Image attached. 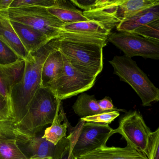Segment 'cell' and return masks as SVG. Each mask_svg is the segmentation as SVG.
I'll use <instances>...</instances> for the list:
<instances>
[{
  "label": "cell",
  "mask_w": 159,
  "mask_h": 159,
  "mask_svg": "<svg viewBox=\"0 0 159 159\" xmlns=\"http://www.w3.org/2000/svg\"><path fill=\"white\" fill-rule=\"evenodd\" d=\"M107 39L62 33L55 39L57 48L71 65L86 74L97 77L103 69V48Z\"/></svg>",
  "instance_id": "1"
},
{
  "label": "cell",
  "mask_w": 159,
  "mask_h": 159,
  "mask_svg": "<svg viewBox=\"0 0 159 159\" xmlns=\"http://www.w3.org/2000/svg\"><path fill=\"white\" fill-rule=\"evenodd\" d=\"M55 47L54 39L39 50L29 53L25 60L22 78L14 86L10 95L9 110L16 125L25 116L34 96L42 87L43 64Z\"/></svg>",
  "instance_id": "2"
},
{
  "label": "cell",
  "mask_w": 159,
  "mask_h": 159,
  "mask_svg": "<svg viewBox=\"0 0 159 159\" xmlns=\"http://www.w3.org/2000/svg\"><path fill=\"white\" fill-rule=\"evenodd\" d=\"M61 101L49 88L38 89L25 116L16 126L28 137L36 136L47 125L52 124Z\"/></svg>",
  "instance_id": "3"
},
{
  "label": "cell",
  "mask_w": 159,
  "mask_h": 159,
  "mask_svg": "<svg viewBox=\"0 0 159 159\" xmlns=\"http://www.w3.org/2000/svg\"><path fill=\"white\" fill-rule=\"evenodd\" d=\"M109 63L114 74L121 81L129 84L139 96L144 106H150L159 101V88L156 87L146 74L131 58L125 55L116 56Z\"/></svg>",
  "instance_id": "4"
},
{
  "label": "cell",
  "mask_w": 159,
  "mask_h": 159,
  "mask_svg": "<svg viewBox=\"0 0 159 159\" xmlns=\"http://www.w3.org/2000/svg\"><path fill=\"white\" fill-rule=\"evenodd\" d=\"M42 7H23L0 10L11 21L30 26L47 35L51 40L60 36L64 23Z\"/></svg>",
  "instance_id": "5"
},
{
  "label": "cell",
  "mask_w": 159,
  "mask_h": 159,
  "mask_svg": "<svg viewBox=\"0 0 159 159\" xmlns=\"http://www.w3.org/2000/svg\"><path fill=\"white\" fill-rule=\"evenodd\" d=\"M71 133L73 138V153L78 158L82 155L106 145L115 131L108 124L80 120Z\"/></svg>",
  "instance_id": "6"
},
{
  "label": "cell",
  "mask_w": 159,
  "mask_h": 159,
  "mask_svg": "<svg viewBox=\"0 0 159 159\" xmlns=\"http://www.w3.org/2000/svg\"><path fill=\"white\" fill-rule=\"evenodd\" d=\"M63 71L49 88L61 101L89 90L95 84L96 78L81 72L71 65L63 55Z\"/></svg>",
  "instance_id": "7"
},
{
  "label": "cell",
  "mask_w": 159,
  "mask_h": 159,
  "mask_svg": "<svg viewBox=\"0 0 159 159\" xmlns=\"http://www.w3.org/2000/svg\"><path fill=\"white\" fill-rule=\"evenodd\" d=\"M110 42L131 58L135 56L144 58L159 60V42L132 32H111L108 36Z\"/></svg>",
  "instance_id": "8"
},
{
  "label": "cell",
  "mask_w": 159,
  "mask_h": 159,
  "mask_svg": "<svg viewBox=\"0 0 159 159\" xmlns=\"http://www.w3.org/2000/svg\"><path fill=\"white\" fill-rule=\"evenodd\" d=\"M125 139L127 145L148 157L149 141L152 132L146 124L142 115L137 111L129 113L119 122L115 129Z\"/></svg>",
  "instance_id": "9"
},
{
  "label": "cell",
  "mask_w": 159,
  "mask_h": 159,
  "mask_svg": "<svg viewBox=\"0 0 159 159\" xmlns=\"http://www.w3.org/2000/svg\"><path fill=\"white\" fill-rule=\"evenodd\" d=\"M114 27L113 25L100 20L91 19L87 21L64 24L61 28V33L76 34L108 40Z\"/></svg>",
  "instance_id": "10"
},
{
  "label": "cell",
  "mask_w": 159,
  "mask_h": 159,
  "mask_svg": "<svg viewBox=\"0 0 159 159\" xmlns=\"http://www.w3.org/2000/svg\"><path fill=\"white\" fill-rule=\"evenodd\" d=\"M24 68L25 63L21 59L11 64L0 65V96L4 99L9 109L11 90L21 80Z\"/></svg>",
  "instance_id": "11"
},
{
  "label": "cell",
  "mask_w": 159,
  "mask_h": 159,
  "mask_svg": "<svg viewBox=\"0 0 159 159\" xmlns=\"http://www.w3.org/2000/svg\"><path fill=\"white\" fill-rule=\"evenodd\" d=\"M10 21L15 32L29 54L39 50L52 40L44 34L30 26Z\"/></svg>",
  "instance_id": "12"
},
{
  "label": "cell",
  "mask_w": 159,
  "mask_h": 159,
  "mask_svg": "<svg viewBox=\"0 0 159 159\" xmlns=\"http://www.w3.org/2000/svg\"><path fill=\"white\" fill-rule=\"evenodd\" d=\"M78 159H148L145 155L127 145L125 147L102 146Z\"/></svg>",
  "instance_id": "13"
},
{
  "label": "cell",
  "mask_w": 159,
  "mask_h": 159,
  "mask_svg": "<svg viewBox=\"0 0 159 159\" xmlns=\"http://www.w3.org/2000/svg\"><path fill=\"white\" fill-rule=\"evenodd\" d=\"M0 40L19 58L24 60L26 59L29 53L15 32L9 18L2 11H0Z\"/></svg>",
  "instance_id": "14"
},
{
  "label": "cell",
  "mask_w": 159,
  "mask_h": 159,
  "mask_svg": "<svg viewBox=\"0 0 159 159\" xmlns=\"http://www.w3.org/2000/svg\"><path fill=\"white\" fill-rule=\"evenodd\" d=\"M63 67V55L56 45V47L49 53L43 64L41 87H50L62 73Z\"/></svg>",
  "instance_id": "15"
},
{
  "label": "cell",
  "mask_w": 159,
  "mask_h": 159,
  "mask_svg": "<svg viewBox=\"0 0 159 159\" xmlns=\"http://www.w3.org/2000/svg\"><path fill=\"white\" fill-rule=\"evenodd\" d=\"M47 9L49 13L64 24L90 20L70 1L56 0L55 4Z\"/></svg>",
  "instance_id": "16"
},
{
  "label": "cell",
  "mask_w": 159,
  "mask_h": 159,
  "mask_svg": "<svg viewBox=\"0 0 159 159\" xmlns=\"http://www.w3.org/2000/svg\"><path fill=\"white\" fill-rule=\"evenodd\" d=\"M159 7V0H121L118 7L116 18L119 22L143 11Z\"/></svg>",
  "instance_id": "17"
},
{
  "label": "cell",
  "mask_w": 159,
  "mask_h": 159,
  "mask_svg": "<svg viewBox=\"0 0 159 159\" xmlns=\"http://www.w3.org/2000/svg\"><path fill=\"white\" fill-rule=\"evenodd\" d=\"M159 18V7L143 11L131 17L124 20L117 25V31L132 32Z\"/></svg>",
  "instance_id": "18"
},
{
  "label": "cell",
  "mask_w": 159,
  "mask_h": 159,
  "mask_svg": "<svg viewBox=\"0 0 159 159\" xmlns=\"http://www.w3.org/2000/svg\"><path fill=\"white\" fill-rule=\"evenodd\" d=\"M69 125L61 102L51 126L46 129L42 137L56 146L61 139L66 137Z\"/></svg>",
  "instance_id": "19"
},
{
  "label": "cell",
  "mask_w": 159,
  "mask_h": 159,
  "mask_svg": "<svg viewBox=\"0 0 159 159\" xmlns=\"http://www.w3.org/2000/svg\"><path fill=\"white\" fill-rule=\"evenodd\" d=\"M19 144L16 137L0 131V159H29Z\"/></svg>",
  "instance_id": "20"
},
{
  "label": "cell",
  "mask_w": 159,
  "mask_h": 159,
  "mask_svg": "<svg viewBox=\"0 0 159 159\" xmlns=\"http://www.w3.org/2000/svg\"><path fill=\"white\" fill-rule=\"evenodd\" d=\"M73 109L75 113L81 118L106 112L99 107L94 95H89L84 92L77 98Z\"/></svg>",
  "instance_id": "21"
},
{
  "label": "cell",
  "mask_w": 159,
  "mask_h": 159,
  "mask_svg": "<svg viewBox=\"0 0 159 159\" xmlns=\"http://www.w3.org/2000/svg\"><path fill=\"white\" fill-rule=\"evenodd\" d=\"M26 144L30 156V157H52L56 150V146L41 137L32 138Z\"/></svg>",
  "instance_id": "22"
},
{
  "label": "cell",
  "mask_w": 159,
  "mask_h": 159,
  "mask_svg": "<svg viewBox=\"0 0 159 159\" xmlns=\"http://www.w3.org/2000/svg\"><path fill=\"white\" fill-rule=\"evenodd\" d=\"M73 139L71 133L56 145L53 159H78L73 153Z\"/></svg>",
  "instance_id": "23"
},
{
  "label": "cell",
  "mask_w": 159,
  "mask_h": 159,
  "mask_svg": "<svg viewBox=\"0 0 159 159\" xmlns=\"http://www.w3.org/2000/svg\"><path fill=\"white\" fill-rule=\"evenodd\" d=\"M132 33L159 42V18L137 29Z\"/></svg>",
  "instance_id": "24"
},
{
  "label": "cell",
  "mask_w": 159,
  "mask_h": 159,
  "mask_svg": "<svg viewBox=\"0 0 159 159\" xmlns=\"http://www.w3.org/2000/svg\"><path fill=\"white\" fill-rule=\"evenodd\" d=\"M119 115L120 113L118 111H112L81 118L80 120L84 122H94L109 125Z\"/></svg>",
  "instance_id": "25"
},
{
  "label": "cell",
  "mask_w": 159,
  "mask_h": 159,
  "mask_svg": "<svg viewBox=\"0 0 159 159\" xmlns=\"http://www.w3.org/2000/svg\"><path fill=\"white\" fill-rule=\"evenodd\" d=\"M55 2L56 0H13L9 8L23 7H42L48 8L54 5Z\"/></svg>",
  "instance_id": "26"
},
{
  "label": "cell",
  "mask_w": 159,
  "mask_h": 159,
  "mask_svg": "<svg viewBox=\"0 0 159 159\" xmlns=\"http://www.w3.org/2000/svg\"><path fill=\"white\" fill-rule=\"evenodd\" d=\"M19 59L12 49L0 40V65L11 64Z\"/></svg>",
  "instance_id": "27"
},
{
  "label": "cell",
  "mask_w": 159,
  "mask_h": 159,
  "mask_svg": "<svg viewBox=\"0 0 159 159\" xmlns=\"http://www.w3.org/2000/svg\"><path fill=\"white\" fill-rule=\"evenodd\" d=\"M148 159H159V127L150 136Z\"/></svg>",
  "instance_id": "28"
},
{
  "label": "cell",
  "mask_w": 159,
  "mask_h": 159,
  "mask_svg": "<svg viewBox=\"0 0 159 159\" xmlns=\"http://www.w3.org/2000/svg\"><path fill=\"white\" fill-rule=\"evenodd\" d=\"M70 1L74 5L83 9L84 11L94 10L97 5V0H70Z\"/></svg>",
  "instance_id": "29"
},
{
  "label": "cell",
  "mask_w": 159,
  "mask_h": 159,
  "mask_svg": "<svg viewBox=\"0 0 159 159\" xmlns=\"http://www.w3.org/2000/svg\"><path fill=\"white\" fill-rule=\"evenodd\" d=\"M98 105L101 109L104 112H112V111H121L120 109L116 108L112 102V100L109 97H105L104 99L100 101H97Z\"/></svg>",
  "instance_id": "30"
},
{
  "label": "cell",
  "mask_w": 159,
  "mask_h": 159,
  "mask_svg": "<svg viewBox=\"0 0 159 159\" xmlns=\"http://www.w3.org/2000/svg\"><path fill=\"white\" fill-rule=\"evenodd\" d=\"M0 112L11 117L8 105L3 98L0 96Z\"/></svg>",
  "instance_id": "31"
},
{
  "label": "cell",
  "mask_w": 159,
  "mask_h": 159,
  "mask_svg": "<svg viewBox=\"0 0 159 159\" xmlns=\"http://www.w3.org/2000/svg\"><path fill=\"white\" fill-rule=\"evenodd\" d=\"M13 0H0V10H6L10 7Z\"/></svg>",
  "instance_id": "32"
},
{
  "label": "cell",
  "mask_w": 159,
  "mask_h": 159,
  "mask_svg": "<svg viewBox=\"0 0 159 159\" xmlns=\"http://www.w3.org/2000/svg\"><path fill=\"white\" fill-rule=\"evenodd\" d=\"M11 119H14L11 117L7 115L0 112V122L7 121V120H10Z\"/></svg>",
  "instance_id": "33"
}]
</instances>
